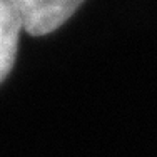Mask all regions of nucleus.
<instances>
[{"label": "nucleus", "mask_w": 157, "mask_h": 157, "mask_svg": "<svg viewBox=\"0 0 157 157\" xmlns=\"http://www.w3.org/2000/svg\"><path fill=\"white\" fill-rule=\"evenodd\" d=\"M20 25L27 33L42 37L59 29L84 0H12Z\"/></svg>", "instance_id": "f257e3e1"}, {"label": "nucleus", "mask_w": 157, "mask_h": 157, "mask_svg": "<svg viewBox=\"0 0 157 157\" xmlns=\"http://www.w3.org/2000/svg\"><path fill=\"white\" fill-rule=\"evenodd\" d=\"M22 30L12 0H0V82L10 74L17 57L18 33Z\"/></svg>", "instance_id": "f03ea898"}]
</instances>
